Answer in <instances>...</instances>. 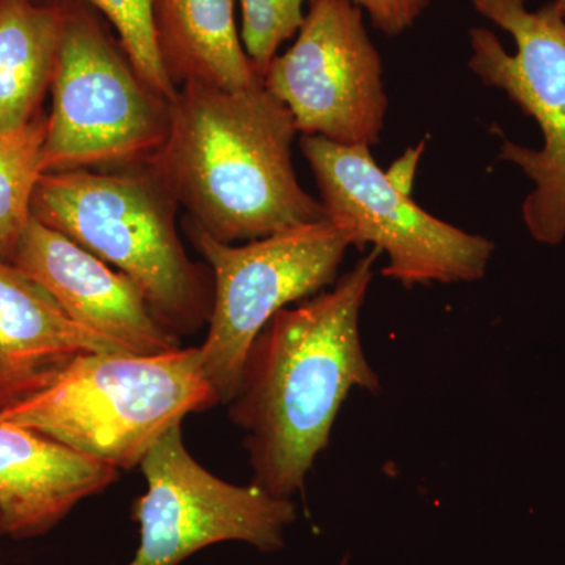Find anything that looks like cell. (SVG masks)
<instances>
[{
  "instance_id": "obj_2",
  "label": "cell",
  "mask_w": 565,
  "mask_h": 565,
  "mask_svg": "<svg viewBox=\"0 0 565 565\" xmlns=\"http://www.w3.org/2000/svg\"><path fill=\"white\" fill-rule=\"evenodd\" d=\"M291 111L262 84L223 90L184 84L170 103V128L150 166L191 225L225 244L326 221L292 161Z\"/></svg>"
},
{
  "instance_id": "obj_18",
  "label": "cell",
  "mask_w": 565,
  "mask_h": 565,
  "mask_svg": "<svg viewBox=\"0 0 565 565\" xmlns=\"http://www.w3.org/2000/svg\"><path fill=\"white\" fill-rule=\"evenodd\" d=\"M316 0H239L241 40L253 70L263 81L286 41L294 39Z\"/></svg>"
},
{
  "instance_id": "obj_21",
  "label": "cell",
  "mask_w": 565,
  "mask_h": 565,
  "mask_svg": "<svg viewBox=\"0 0 565 565\" xmlns=\"http://www.w3.org/2000/svg\"><path fill=\"white\" fill-rule=\"evenodd\" d=\"M555 2L557 3V7H559V9L565 13V0H555Z\"/></svg>"
},
{
  "instance_id": "obj_9",
  "label": "cell",
  "mask_w": 565,
  "mask_h": 565,
  "mask_svg": "<svg viewBox=\"0 0 565 565\" xmlns=\"http://www.w3.org/2000/svg\"><path fill=\"white\" fill-rule=\"evenodd\" d=\"M140 467L147 492L132 508L140 542L126 565H180L223 542L278 552L286 526L296 522L291 500L255 484H230L196 462L182 441L181 424L162 435Z\"/></svg>"
},
{
  "instance_id": "obj_14",
  "label": "cell",
  "mask_w": 565,
  "mask_h": 565,
  "mask_svg": "<svg viewBox=\"0 0 565 565\" xmlns=\"http://www.w3.org/2000/svg\"><path fill=\"white\" fill-rule=\"evenodd\" d=\"M156 29L178 88L204 84L237 92L262 84L245 54L234 0H158Z\"/></svg>"
},
{
  "instance_id": "obj_12",
  "label": "cell",
  "mask_w": 565,
  "mask_h": 565,
  "mask_svg": "<svg viewBox=\"0 0 565 565\" xmlns=\"http://www.w3.org/2000/svg\"><path fill=\"white\" fill-rule=\"evenodd\" d=\"M118 475L109 463L0 419V537L28 541L50 533Z\"/></svg>"
},
{
  "instance_id": "obj_17",
  "label": "cell",
  "mask_w": 565,
  "mask_h": 565,
  "mask_svg": "<svg viewBox=\"0 0 565 565\" xmlns=\"http://www.w3.org/2000/svg\"><path fill=\"white\" fill-rule=\"evenodd\" d=\"M102 11L114 25L120 39V46L152 92L172 103L178 87L174 85L159 47L156 29V2L158 0H84Z\"/></svg>"
},
{
  "instance_id": "obj_19",
  "label": "cell",
  "mask_w": 565,
  "mask_h": 565,
  "mask_svg": "<svg viewBox=\"0 0 565 565\" xmlns=\"http://www.w3.org/2000/svg\"><path fill=\"white\" fill-rule=\"evenodd\" d=\"M370 17L371 24L386 36H397L415 24L430 0H351Z\"/></svg>"
},
{
  "instance_id": "obj_20",
  "label": "cell",
  "mask_w": 565,
  "mask_h": 565,
  "mask_svg": "<svg viewBox=\"0 0 565 565\" xmlns=\"http://www.w3.org/2000/svg\"><path fill=\"white\" fill-rule=\"evenodd\" d=\"M424 147H426V141H422L416 148H408V150L404 152L403 158L397 159V161L390 167L388 172H386V178H388L394 188L399 189L405 195H412L416 167H418Z\"/></svg>"
},
{
  "instance_id": "obj_7",
  "label": "cell",
  "mask_w": 565,
  "mask_h": 565,
  "mask_svg": "<svg viewBox=\"0 0 565 565\" xmlns=\"http://www.w3.org/2000/svg\"><path fill=\"white\" fill-rule=\"evenodd\" d=\"M476 13L514 40L515 52L486 28L470 31L468 68L487 87L504 92L533 118L541 148L504 140L501 161L519 167L533 182L522 218L534 241L557 245L565 239V13L555 0L531 10L530 0H470Z\"/></svg>"
},
{
  "instance_id": "obj_10",
  "label": "cell",
  "mask_w": 565,
  "mask_h": 565,
  "mask_svg": "<svg viewBox=\"0 0 565 565\" xmlns=\"http://www.w3.org/2000/svg\"><path fill=\"white\" fill-rule=\"evenodd\" d=\"M263 85L291 111L297 131L348 147L377 145L388 96L384 65L351 0H316Z\"/></svg>"
},
{
  "instance_id": "obj_3",
  "label": "cell",
  "mask_w": 565,
  "mask_h": 565,
  "mask_svg": "<svg viewBox=\"0 0 565 565\" xmlns=\"http://www.w3.org/2000/svg\"><path fill=\"white\" fill-rule=\"evenodd\" d=\"M178 203L150 163L122 172L44 173L33 217L131 278L156 318L181 337L210 321L212 274L192 262Z\"/></svg>"
},
{
  "instance_id": "obj_11",
  "label": "cell",
  "mask_w": 565,
  "mask_h": 565,
  "mask_svg": "<svg viewBox=\"0 0 565 565\" xmlns=\"http://www.w3.org/2000/svg\"><path fill=\"white\" fill-rule=\"evenodd\" d=\"M13 264L39 281L63 311L88 332L106 338L134 355L180 349V337L156 318L139 286L32 217Z\"/></svg>"
},
{
  "instance_id": "obj_13",
  "label": "cell",
  "mask_w": 565,
  "mask_h": 565,
  "mask_svg": "<svg viewBox=\"0 0 565 565\" xmlns=\"http://www.w3.org/2000/svg\"><path fill=\"white\" fill-rule=\"evenodd\" d=\"M128 353L73 321L39 281L0 259V412L50 385L77 356Z\"/></svg>"
},
{
  "instance_id": "obj_1",
  "label": "cell",
  "mask_w": 565,
  "mask_h": 565,
  "mask_svg": "<svg viewBox=\"0 0 565 565\" xmlns=\"http://www.w3.org/2000/svg\"><path fill=\"white\" fill-rule=\"evenodd\" d=\"M381 255L367 253L329 291L278 311L247 353L230 418L244 430L252 484L274 497L303 490L353 388L381 392L360 338Z\"/></svg>"
},
{
  "instance_id": "obj_6",
  "label": "cell",
  "mask_w": 565,
  "mask_h": 565,
  "mask_svg": "<svg viewBox=\"0 0 565 565\" xmlns=\"http://www.w3.org/2000/svg\"><path fill=\"white\" fill-rule=\"evenodd\" d=\"M191 239L214 286L200 366L221 404H230L253 341L278 311L338 281L355 236L326 218L239 245L215 241L191 225Z\"/></svg>"
},
{
  "instance_id": "obj_4",
  "label": "cell",
  "mask_w": 565,
  "mask_h": 565,
  "mask_svg": "<svg viewBox=\"0 0 565 565\" xmlns=\"http://www.w3.org/2000/svg\"><path fill=\"white\" fill-rule=\"evenodd\" d=\"M221 404L200 349L77 356L50 385L0 412L81 455L131 470L185 416Z\"/></svg>"
},
{
  "instance_id": "obj_8",
  "label": "cell",
  "mask_w": 565,
  "mask_h": 565,
  "mask_svg": "<svg viewBox=\"0 0 565 565\" xmlns=\"http://www.w3.org/2000/svg\"><path fill=\"white\" fill-rule=\"evenodd\" d=\"M300 150L315 174L327 218L351 230L355 247L374 245L388 264L382 275L411 289L486 277L494 244L434 217L375 163L367 147L302 136Z\"/></svg>"
},
{
  "instance_id": "obj_16",
  "label": "cell",
  "mask_w": 565,
  "mask_h": 565,
  "mask_svg": "<svg viewBox=\"0 0 565 565\" xmlns=\"http://www.w3.org/2000/svg\"><path fill=\"white\" fill-rule=\"evenodd\" d=\"M46 117L39 115L18 128L0 129V259L13 262L43 178Z\"/></svg>"
},
{
  "instance_id": "obj_5",
  "label": "cell",
  "mask_w": 565,
  "mask_h": 565,
  "mask_svg": "<svg viewBox=\"0 0 565 565\" xmlns=\"http://www.w3.org/2000/svg\"><path fill=\"white\" fill-rule=\"evenodd\" d=\"M51 93L44 173L143 166L169 134L170 103L79 6L68 3Z\"/></svg>"
},
{
  "instance_id": "obj_15",
  "label": "cell",
  "mask_w": 565,
  "mask_h": 565,
  "mask_svg": "<svg viewBox=\"0 0 565 565\" xmlns=\"http://www.w3.org/2000/svg\"><path fill=\"white\" fill-rule=\"evenodd\" d=\"M68 3L0 0V129L40 115L65 31Z\"/></svg>"
},
{
  "instance_id": "obj_22",
  "label": "cell",
  "mask_w": 565,
  "mask_h": 565,
  "mask_svg": "<svg viewBox=\"0 0 565 565\" xmlns=\"http://www.w3.org/2000/svg\"><path fill=\"white\" fill-rule=\"evenodd\" d=\"M349 557L345 556L343 561H341L340 565H348Z\"/></svg>"
}]
</instances>
